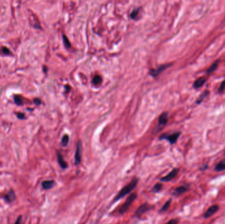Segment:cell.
Wrapping results in <instances>:
<instances>
[{
  "label": "cell",
  "instance_id": "8",
  "mask_svg": "<svg viewBox=\"0 0 225 224\" xmlns=\"http://www.w3.org/2000/svg\"><path fill=\"white\" fill-rule=\"evenodd\" d=\"M57 157H58V161L60 167H61L63 170H65L67 168L68 165H67V163L66 162L65 160H64V159H63L62 154L58 152L57 153Z\"/></svg>",
  "mask_w": 225,
  "mask_h": 224
},
{
  "label": "cell",
  "instance_id": "10",
  "mask_svg": "<svg viewBox=\"0 0 225 224\" xmlns=\"http://www.w3.org/2000/svg\"><path fill=\"white\" fill-rule=\"evenodd\" d=\"M4 199L5 200L6 202H7V203H13V202L16 199V195L14 191L11 189V190L5 195Z\"/></svg>",
  "mask_w": 225,
  "mask_h": 224
},
{
  "label": "cell",
  "instance_id": "23",
  "mask_svg": "<svg viewBox=\"0 0 225 224\" xmlns=\"http://www.w3.org/2000/svg\"><path fill=\"white\" fill-rule=\"evenodd\" d=\"M224 89H225V80L223 82L221 83L220 87H218V93H223V91L224 90Z\"/></svg>",
  "mask_w": 225,
  "mask_h": 224
},
{
  "label": "cell",
  "instance_id": "15",
  "mask_svg": "<svg viewBox=\"0 0 225 224\" xmlns=\"http://www.w3.org/2000/svg\"><path fill=\"white\" fill-rule=\"evenodd\" d=\"M225 170V159L218 162L215 168V170L217 172H222Z\"/></svg>",
  "mask_w": 225,
  "mask_h": 224
},
{
  "label": "cell",
  "instance_id": "14",
  "mask_svg": "<svg viewBox=\"0 0 225 224\" xmlns=\"http://www.w3.org/2000/svg\"><path fill=\"white\" fill-rule=\"evenodd\" d=\"M188 188L186 187V186H180V187L176 188L175 190L174 191L173 195H175V196H179V195L183 194L186 191H188Z\"/></svg>",
  "mask_w": 225,
  "mask_h": 224
},
{
  "label": "cell",
  "instance_id": "25",
  "mask_svg": "<svg viewBox=\"0 0 225 224\" xmlns=\"http://www.w3.org/2000/svg\"><path fill=\"white\" fill-rule=\"evenodd\" d=\"M1 51L2 53H4V54L5 55H9L11 53V51L10 50H9L7 47H3L2 49H1Z\"/></svg>",
  "mask_w": 225,
  "mask_h": 224
},
{
  "label": "cell",
  "instance_id": "24",
  "mask_svg": "<svg viewBox=\"0 0 225 224\" xmlns=\"http://www.w3.org/2000/svg\"><path fill=\"white\" fill-rule=\"evenodd\" d=\"M63 41H64V43H65V46L67 47V48H69V47H71V43H69V40L67 39V37H66V36L63 35Z\"/></svg>",
  "mask_w": 225,
  "mask_h": 224
},
{
  "label": "cell",
  "instance_id": "30",
  "mask_svg": "<svg viewBox=\"0 0 225 224\" xmlns=\"http://www.w3.org/2000/svg\"><path fill=\"white\" fill-rule=\"evenodd\" d=\"M34 103H35L36 105H40L41 103V101L39 99H34Z\"/></svg>",
  "mask_w": 225,
  "mask_h": 224
},
{
  "label": "cell",
  "instance_id": "21",
  "mask_svg": "<svg viewBox=\"0 0 225 224\" xmlns=\"http://www.w3.org/2000/svg\"><path fill=\"white\" fill-rule=\"evenodd\" d=\"M101 82H102V79H101V76H98V75L95 76L94 79H93V84H95V85L100 84L101 83Z\"/></svg>",
  "mask_w": 225,
  "mask_h": 224
},
{
  "label": "cell",
  "instance_id": "9",
  "mask_svg": "<svg viewBox=\"0 0 225 224\" xmlns=\"http://www.w3.org/2000/svg\"><path fill=\"white\" fill-rule=\"evenodd\" d=\"M170 66H171L170 64L165 65L161 66L160 67H159L157 69H155V70H151L150 71V74L153 76H154V77L157 76L159 75L161 72L165 70V69H166L167 68L169 67Z\"/></svg>",
  "mask_w": 225,
  "mask_h": 224
},
{
  "label": "cell",
  "instance_id": "12",
  "mask_svg": "<svg viewBox=\"0 0 225 224\" xmlns=\"http://www.w3.org/2000/svg\"><path fill=\"white\" fill-rule=\"evenodd\" d=\"M206 81H207V80H206V78L205 77L199 78L194 82V84H193V87H194L195 90H197V89H198V88L204 86L205 83L206 82Z\"/></svg>",
  "mask_w": 225,
  "mask_h": 224
},
{
  "label": "cell",
  "instance_id": "3",
  "mask_svg": "<svg viewBox=\"0 0 225 224\" xmlns=\"http://www.w3.org/2000/svg\"><path fill=\"white\" fill-rule=\"evenodd\" d=\"M180 132H175V133H173L170 135L163 134L162 135H161L159 139L160 140H166L167 141H169V143L171 145H173L176 143L177 140H178L180 136Z\"/></svg>",
  "mask_w": 225,
  "mask_h": 224
},
{
  "label": "cell",
  "instance_id": "27",
  "mask_svg": "<svg viewBox=\"0 0 225 224\" xmlns=\"http://www.w3.org/2000/svg\"><path fill=\"white\" fill-rule=\"evenodd\" d=\"M179 220L177 219H172L169 221L166 224H178Z\"/></svg>",
  "mask_w": 225,
  "mask_h": 224
},
{
  "label": "cell",
  "instance_id": "26",
  "mask_svg": "<svg viewBox=\"0 0 225 224\" xmlns=\"http://www.w3.org/2000/svg\"><path fill=\"white\" fill-rule=\"evenodd\" d=\"M138 12H139V9H135V10L133 11L132 12L131 15V18H135L138 16Z\"/></svg>",
  "mask_w": 225,
  "mask_h": 224
},
{
  "label": "cell",
  "instance_id": "7",
  "mask_svg": "<svg viewBox=\"0 0 225 224\" xmlns=\"http://www.w3.org/2000/svg\"><path fill=\"white\" fill-rule=\"evenodd\" d=\"M218 209H219V206L218 205H213V206H210L205 213L204 217L205 218H208V217L214 215L218 210Z\"/></svg>",
  "mask_w": 225,
  "mask_h": 224
},
{
  "label": "cell",
  "instance_id": "1",
  "mask_svg": "<svg viewBox=\"0 0 225 224\" xmlns=\"http://www.w3.org/2000/svg\"><path fill=\"white\" fill-rule=\"evenodd\" d=\"M138 183V179L137 178L133 179L131 183H129L128 185H126L125 187H123L121 190L119 191V193L117 195L113 202H116L117 200H120V198H122V197L126 196V195H128V193H131V191H132L136 188Z\"/></svg>",
  "mask_w": 225,
  "mask_h": 224
},
{
  "label": "cell",
  "instance_id": "19",
  "mask_svg": "<svg viewBox=\"0 0 225 224\" xmlns=\"http://www.w3.org/2000/svg\"><path fill=\"white\" fill-rule=\"evenodd\" d=\"M162 187L163 185L160 184V183H158L156 185H155L153 189H151V192H153V193H157V192L160 191L161 189H162Z\"/></svg>",
  "mask_w": 225,
  "mask_h": 224
},
{
  "label": "cell",
  "instance_id": "11",
  "mask_svg": "<svg viewBox=\"0 0 225 224\" xmlns=\"http://www.w3.org/2000/svg\"><path fill=\"white\" fill-rule=\"evenodd\" d=\"M168 120V113L167 112H163V114H161L159 116V120H158V126H161L163 127V126L167 124Z\"/></svg>",
  "mask_w": 225,
  "mask_h": 224
},
{
  "label": "cell",
  "instance_id": "6",
  "mask_svg": "<svg viewBox=\"0 0 225 224\" xmlns=\"http://www.w3.org/2000/svg\"><path fill=\"white\" fill-rule=\"evenodd\" d=\"M179 172V168H175L173 169L172 171H171L169 173L165 176H164L163 178L161 179V181H164V182H167V181H170V180H172L174 178H175L176 176H177Z\"/></svg>",
  "mask_w": 225,
  "mask_h": 224
},
{
  "label": "cell",
  "instance_id": "20",
  "mask_svg": "<svg viewBox=\"0 0 225 224\" xmlns=\"http://www.w3.org/2000/svg\"><path fill=\"white\" fill-rule=\"evenodd\" d=\"M69 135H65L62 138V140H61V144L63 146H66L67 145V144L69 143Z\"/></svg>",
  "mask_w": 225,
  "mask_h": 224
},
{
  "label": "cell",
  "instance_id": "28",
  "mask_svg": "<svg viewBox=\"0 0 225 224\" xmlns=\"http://www.w3.org/2000/svg\"><path fill=\"white\" fill-rule=\"evenodd\" d=\"M21 222H22V216L21 215L17 217V219L15 221L14 224H21Z\"/></svg>",
  "mask_w": 225,
  "mask_h": 224
},
{
  "label": "cell",
  "instance_id": "18",
  "mask_svg": "<svg viewBox=\"0 0 225 224\" xmlns=\"http://www.w3.org/2000/svg\"><path fill=\"white\" fill-rule=\"evenodd\" d=\"M170 203H171V200H167L165 203V204L163 205V206H162V208H161V209L159 210V212L161 213H163V212H166V211L169 209V208L170 207Z\"/></svg>",
  "mask_w": 225,
  "mask_h": 224
},
{
  "label": "cell",
  "instance_id": "2",
  "mask_svg": "<svg viewBox=\"0 0 225 224\" xmlns=\"http://www.w3.org/2000/svg\"><path fill=\"white\" fill-rule=\"evenodd\" d=\"M136 197H137V195H136V193H132L131 194L130 196L126 198V200H125V203L122 204V206H121V208L119 209V212L120 214H123L124 213H125L126 212V210H127L128 209V208L130 207V206L132 204L133 202L134 201V200L136 198Z\"/></svg>",
  "mask_w": 225,
  "mask_h": 224
},
{
  "label": "cell",
  "instance_id": "4",
  "mask_svg": "<svg viewBox=\"0 0 225 224\" xmlns=\"http://www.w3.org/2000/svg\"><path fill=\"white\" fill-rule=\"evenodd\" d=\"M82 142L79 141L77 143V150H76L75 153V165H79L81 162L82 159Z\"/></svg>",
  "mask_w": 225,
  "mask_h": 224
},
{
  "label": "cell",
  "instance_id": "22",
  "mask_svg": "<svg viewBox=\"0 0 225 224\" xmlns=\"http://www.w3.org/2000/svg\"><path fill=\"white\" fill-rule=\"evenodd\" d=\"M14 100L15 103L18 105H21L23 104V100H22L20 95H16L14 97Z\"/></svg>",
  "mask_w": 225,
  "mask_h": 224
},
{
  "label": "cell",
  "instance_id": "16",
  "mask_svg": "<svg viewBox=\"0 0 225 224\" xmlns=\"http://www.w3.org/2000/svg\"><path fill=\"white\" fill-rule=\"evenodd\" d=\"M209 93H210V91H205L204 92H203L199 98L197 99V101H196V104H200L205 99V97L208 95Z\"/></svg>",
  "mask_w": 225,
  "mask_h": 224
},
{
  "label": "cell",
  "instance_id": "5",
  "mask_svg": "<svg viewBox=\"0 0 225 224\" xmlns=\"http://www.w3.org/2000/svg\"><path fill=\"white\" fill-rule=\"evenodd\" d=\"M151 207L152 206L151 205H150L148 203H145L141 205L140 207H138V209L136 210L135 212V216L138 217H141L144 214L150 210L151 209Z\"/></svg>",
  "mask_w": 225,
  "mask_h": 224
},
{
  "label": "cell",
  "instance_id": "29",
  "mask_svg": "<svg viewBox=\"0 0 225 224\" xmlns=\"http://www.w3.org/2000/svg\"><path fill=\"white\" fill-rule=\"evenodd\" d=\"M17 116H18V118H21V119H23V118H24V115L23 114V113H21V112H19V113H17Z\"/></svg>",
  "mask_w": 225,
  "mask_h": 224
},
{
  "label": "cell",
  "instance_id": "13",
  "mask_svg": "<svg viewBox=\"0 0 225 224\" xmlns=\"http://www.w3.org/2000/svg\"><path fill=\"white\" fill-rule=\"evenodd\" d=\"M55 184L54 180H45L42 182V187L44 190H48V189L53 188Z\"/></svg>",
  "mask_w": 225,
  "mask_h": 224
},
{
  "label": "cell",
  "instance_id": "17",
  "mask_svg": "<svg viewBox=\"0 0 225 224\" xmlns=\"http://www.w3.org/2000/svg\"><path fill=\"white\" fill-rule=\"evenodd\" d=\"M218 65H219V60H217V61H215L213 65H212L211 67L209 68V69L207 70V74H210L211 73V72H213V71H215V70H216L217 68L218 67Z\"/></svg>",
  "mask_w": 225,
  "mask_h": 224
}]
</instances>
